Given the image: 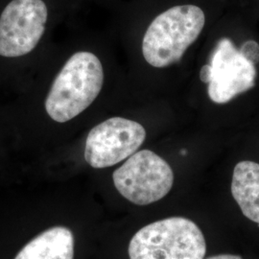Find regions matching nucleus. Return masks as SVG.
Listing matches in <instances>:
<instances>
[{
	"label": "nucleus",
	"instance_id": "6e6552de",
	"mask_svg": "<svg viewBox=\"0 0 259 259\" xmlns=\"http://www.w3.org/2000/svg\"><path fill=\"white\" fill-rule=\"evenodd\" d=\"M74 236L65 227L41 232L19 251L15 259H73Z\"/></svg>",
	"mask_w": 259,
	"mask_h": 259
},
{
	"label": "nucleus",
	"instance_id": "9d476101",
	"mask_svg": "<svg viewBox=\"0 0 259 259\" xmlns=\"http://www.w3.org/2000/svg\"><path fill=\"white\" fill-rule=\"evenodd\" d=\"M241 54L244 56L248 61L256 65L259 63V45L254 40H249L244 42L241 46Z\"/></svg>",
	"mask_w": 259,
	"mask_h": 259
},
{
	"label": "nucleus",
	"instance_id": "20e7f679",
	"mask_svg": "<svg viewBox=\"0 0 259 259\" xmlns=\"http://www.w3.org/2000/svg\"><path fill=\"white\" fill-rule=\"evenodd\" d=\"M117 191L131 203L147 205L164 198L174 184V173L162 157L150 150L135 153L112 175Z\"/></svg>",
	"mask_w": 259,
	"mask_h": 259
},
{
	"label": "nucleus",
	"instance_id": "0eeeda50",
	"mask_svg": "<svg viewBox=\"0 0 259 259\" xmlns=\"http://www.w3.org/2000/svg\"><path fill=\"white\" fill-rule=\"evenodd\" d=\"M207 93L212 102L226 104L255 85V65L241 54L232 39L221 38L210 57Z\"/></svg>",
	"mask_w": 259,
	"mask_h": 259
},
{
	"label": "nucleus",
	"instance_id": "7ed1b4c3",
	"mask_svg": "<svg viewBox=\"0 0 259 259\" xmlns=\"http://www.w3.org/2000/svg\"><path fill=\"white\" fill-rule=\"evenodd\" d=\"M206 242L200 228L184 217L151 223L129 245L130 259H204Z\"/></svg>",
	"mask_w": 259,
	"mask_h": 259
},
{
	"label": "nucleus",
	"instance_id": "f257e3e1",
	"mask_svg": "<svg viewBox=\"0 0 259 259\" xmlns=\"http://www.w3.org/2000/svg\"><path fill=\"white\" fill-rule=\"evenodd\" d=\"M104 70L97 56L80 51L71 56L55 80L46 100L51 119L65 123L85 111L102 90Z\"/></svg>",
	"mask_w": 259,
	"mask_h": 259
},
{
	"label": "nucleus",
	"instance_id": "9b49d317",
	"mask_svg": "<svg viewBox=\"0 0 259 259\" xmlns=\"http://www.w3.org/2000/svg\"><path fill=\"white\" fill-rule=\"evenodd\" d=\"M210 77H211V69H210V65H205L202 67L201 72H200V78L201 81L204 83H209L210 81Z\"/></svg>",
	"mask_w": 259,
	"mask_h": 259
},
{
	"label": "nucleus",
	"instance_id": "f03ea898",
	"mask_svg": "<svg viewBox=\"0 0 259 259\" xmlns=\"http://www.w3.org/2000/svg\"><path fill=\"white\" fill-rule=\"evenodd\" d=\"M203 10L195 5L175 6L158 15L149 25L142 53L149 65L162 68L179 62L204 29Z\"/></svg>",
	"mask_w": 259,
	"mask_h": 259
},
{
	"label": "nucleus",
	"instance_id": "1a4fd4ad",
	"mask_svg": "<svg viewBox=\"0 0 259 259\" xmlns=\"http://www.w3.org/2000/svg\"><path fill=\"white\" fill-rule=\"evenodd\" d=\"M232 194L243 214L259 225V164L240 161L233 170Z\"/></svg>",
	"mask_w": 259,
	"mask_h": 259
},
{
	"label": "nucleus",
	"instance_id": "423d86ee",
	"mask_svg": "<svg viewBox=\"0 0 259 259\" xmlns=\"http://www.w3.org/2000/svg\"><path fill=\"white\" fill-rule=\"evenodd\" d=\"M145 139L146 131L141 124L122 117H112L89 133L84 159L97 169L115 165L137 153Z\"/></svg>",
	"mask_w": 259,
	"mask_h": 259
},
{
	"label": "nucleus",
	"instance_id": "39448f33",
	"mask_svg": "<svg viewBox=\"0 0 259 259\" xmlns=\"http://www.w3.org/2000/svg\"><path fill=\"white\" fill-rule=\"evenodd\" d=\"M47 16L42 0H12L0 16V56L17 58L33 51L46 31Z\"/></svg>",
	"mask_w": 259,
	"mask_h": 259
},
{
	"label": "nucleus",
	"instance_id": "f8f14e48",
	"mask_svg": "<svg viewBox=\"0 0 259 259\" xmlns=\"http://www.w3.org/2000/svg\"><path fill=\"white\" fill-rule=\"evenodd\" d=\"M206 259H243L239 255H234V254H218V255H213Z\"/></svg>",
	"mask_w": 259,
	"mask_h": 259
}]
</instances>
